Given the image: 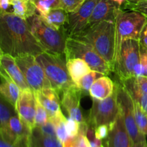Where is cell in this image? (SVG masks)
I'll use <instances>...</instances> for the list:
<instances>
[{
	"label": "cell",
	"instance_id": "6da1fadb",
	"mask_svg": "<svg viewBox=\"0 0 147 147\" xmlns=\"http://www.w3.org/2000/svg\"><path fill=\"white\" fill-rule=\"evenodd\" d=\"M0 51L17 58L27 55L36 57L46 50L32 32L27 20L14 12L1 10Z\"/></svg>",
	"mask_w": 147,
	"mask_h": 147
},
{
	"label": "cell",
	"instance_id": "7a4b0ae2",
	"mask_svg": "<svg viewBox=\"0 0 147 147\" xmlns=\"http://www.w3.org/2000/svg\"><path fill=\"white\" fill-rule=\"evenodd\" d=\"M89 43L96 51L111 66L114 72L115 65V21L103 20L89 26L76 36Z\"/></svg>",
	"mask_w": 147,
	"mask_h": 147
},
{
	"label": "cell",
	"instance_id": "3957f363",
	"mask_svg": "<svg viewBox=\"0 0 147 147\" xmlns=\"http://www.w3.org/2000/svg\"><path fill=\"white\" fill-rule=\"evenodd\" d=\"M115 63L125 40H139L141 32L147 22V17L136 11L125 10L119 7L115 15ZM115 66V65H114Z\"/></svg>",
	"mask_w": 147,
	"mask_h": 147
},
{
	"label": "cell",
	"instance_id": "277c9868",
	"mask_svg": "<svg viewBox=\"0 0 147 147\" xmlns=\"http://www.w3.org/2000/svg\"><path fill=\"white\" fill-rule=\"evenodd\" d=\"M30 30L46 51L55 54L65 55L67 29H56L49 24L39 14H35L27 20Z\"/></svg>",
	"mask_w": 147,
	"mask_h": 147
},
{
	"label": "cell",
	"instance_id": "5b68a950",
	"mask_svg": "<svg viewBox=\"0 0 147 147\" xmlns=\"http://www.w3.org/2000/svg\"><path fill=\"white\" fill-rule=\"evenodd\" d=\"M35 58L45 72L53 88L58 93L63 94L65 90L76 85L67 70L65 55L45 51Z\"/></svg>",
	"mask_w": 147,
	"mask_h": 147
},
{
	"label": "cell",
	"instance_id": "8992f818",
	"mask_svg": "<svg viewBox=\"0 0 147 147\" xmlns=\"http://www.w3.org/2000/svg\"><path fill=\"white\" fill-rule=\"evenodd\" d=\"M114 72L119 76L120 81L144 76L141 64L139 40L130 39L122 43L120 53L115 63Z\"/></svg>",
	"mask_w": 147,
	"mask_h": 147
},
{
	"label": "cell",
	"instance_id": "52a82bcc",
	"mask_svg": "<svg viewBox=\"0 0 147 147\" xmlns=\"http://www.w3.org/2000/svg\"><path fill=\"white\" fill-rule=\"evenodd\" d=\"M65 55L66 61L70 58L83 59L92 70L99 72L104 76H108L113 72L111 66L89 43L77 37H67Z\"/></svg>",
	"mask_w": 147,
	"mask_h": 147
},
{
	"label": "cell",
	"instance_id": "ba28073f",
	"mask_svg": "<svg viewBox=\"0 0 147 147\" xmlns=\"http://www.w3.org/2000/svg\"><path fill=\"white\" fill-rule=\"evenodd\" d=\"M93 105L90 109L88 117L86 119V123L88 126L96 129L100 125L110 126L116 120L120 112L118 101V86L115 83L114 91L109 97L103 100L93 98Z\"/></svg>",
	"mask_w": 147,
	"mask_h": 147
},
{
	"label": "cell",
	"instance_id": "9c48e42d",
	"mask_svg": "<svg viewBox=\"0 0 147 147\" xmlns=\"http://www.w3.org/2000/svg\"><path fill=\"white\" fill-rule=\"evenodd\" d=\"M118 101L123 116L125 126L131 140L132 144L142 143L146 140V136L141 132L135 119L134 101L126 88L121 83H117Z\"/></svg>",
	"mask_w": 147,
	"mask_h": 147
},
{
	"label": "cell",
	"instance_id": "30bf717a",
	"mask_svg": "<svg viewBox=\"0 0 147 147\" xmlns=\"http://www.w3.org/2000/svg\"><path fill=\"white\" fill-rule=\"evenodd\" d=\"M30 89L34 93L53 88L45 72L33 55H27L15 58Z\"/></svg>",
	"mask_w": 147,
	"mask_h": 147
},
{
	"label": "cell",
	"instance_id": "8fae6325",
	"mask_svg": "<svg viewBox=\"0 0 147 147\" xmlns=\"http://www.w3.org/2000/svg\"><path fill=\"white\" fill-rule=\"evenodd\" d=\"M98 0H86L76 11L68 13L67 32L68 36H76L86 29Z\"/></svg>",
	"mask_w": 147,
	"mask_h": 147
},
{
	"label": "cell",
	"instance_id": "7c38bea8",
	"mask_svg": "<svg viewBox=\"0 0 147 147\" xmlns=\"http://www.w3.org/2000/svg\"><path fill=\"white\" fill-rule=\"evenodd\" d=\"M16 112L30 131L35 128L36 98L32 90H21Z\"/></svg>",
	"mask_w": 147,
	"mask_h": 147
},
{
	"label": "cell",
	"instance_id": "4fadbf2b",
	"mask_svg": "<svg viewBox=\"0 0 147 147\" xmlns=\"http://www.w3.org/2000/svg\"><path fill=\"white\" fill-rule=\"evenodd\" d=\"M103 144V147H133L121 109L116 120L109 126V134Z\"/></svg>",
	"mask_w": 147,
	"mask_h": 147
},
{
	"label": "cell",
	"instance_id": "5bb4252c",
	"mask_svg": "<svg viewBox=\"0 0 147 147\" xmlns=\"http://www.w3.org/2000/svg\"><path fill=\"white\" fill-rule=\"evenodd\" d=\"M83 93L76 85L69 88L63 93L61 103L69 117L77 121L80 124L86 122L80 110V99Z\"/></svg>",
	"mask_w": 147,
	"mask_h": 147
},
{
	"label": "cell",
	"instance_id": "9a60e30c",
	"mask_svg": "<svg viewBox=\"0 0 147 147\" xmlns=\"http://www.w3.org/2000/svg\"><path fill=\"white\" fill-rule=\"evenodd\" d=\"M0 64L1 68H2L7 73L9 77L19 86L20 90H31L21 69L17 65L15 58L9 55L1 53Z\"/></svg>",
	"mask_w": 147,
	"mask_h": 147
},
{
	"label": "cell",
	"instance_id": "2e32d148",
	"mask_svg": "<svg viewBox=\"0 0 147 147\" xmlns=\"http://www.w3.org/2000/svg\"><path fill=\"white\" fill-rule=\"evenodd\" d=\"M34 96L37 101L45 109L48 113L49 119L53 118L62 113L59 93L53 88L44 89L35 92Z\"/></svg>",
	"mask_w": 147,
	"mask_h": 147
},
{
	"label": "cell",
	"instance_id": "e0dca14e",
	"mask_svg": "<svg viewBox=\"0 0 147 147\" xmlns=\"http://www.w3.org/2000/svg\"><path fill=\"white\" fill-rule=\"evenodd\" d=\"M30 133L29 128L22 121L17 113L11 116L8 128L4 132H0L1 138L11 144H15L21 139L27 137Z\"/></svg>",
	"mask_w": 147,
	"mask_h": 147
},
{
	"label": "cell",
	"instance_id": "ac0fdd59",
	"mask_svg": "<svg viewBox=\"0 0 147 147\" xmlns=\"http://www.w3.org/2000/svg\"><path fill=\"white\" fill-rule=\"evenodd\" d=\"M119 7H121L113 0H98L94 10L89 19L87 27L97 24L103 20H114L116 11Z\"/></svg>",
	"mask_w": 147,
	"mask_h": 147
},
{
	"label": "cell",
	"instance_id": "d6986e66",
	"mask_svg": "<svg viewBox=\"0 0 147 147\" xmlns=\"http://www.w3.org/2000/svg\"><path fill=\"white\" fill-rule=\"evenodd\" d=\"M0 75L1 80L0 85V93L1 97L4 98L16 110L21 90L2 68H1L0 70Z\"/></svg>",
	"mask_w": 147,
	"mask_h": 147
},
{
	"label": "cell",
	"instance_id": "ffe728a7",
	"mask_svg": "<svg viewBox=\"0 0 147 147\" xmlns=\"http://www.w3.org/2000/svg\"><path fill=\"white\" fill-rule=\"evenodd\" d=\"M27 144L28 147H64L57 137L44 134L38 127L30 131Z\"/></svg>",
	"mask_w": 147,
	"mask_h": 147
},
{
	"label": "cell",
	"instance_id": "44dd1931",
	"mask_svg": "<svg viewBox=\"0 0 147 147\" xmlns=\"http://www.w3.org/2000/svg\"><path fill=\"white\" fill-rule=\"evenodd\" d=\"M115 83L107 76H103L93 83L89 94L93 98L103 100L109 97L114 91Z\"/></svg>",
	"mask_w": 147,
	"mask_h": 147
},
{
	"label": "cell",
	"instance_id": "7402d4cb",
	"mask_svg": "<svg viewBox=\"0 0 147 147\" xmlns=\"http://www.w3.org/2000/svg\"><path fill=\"white\" fill-rule=\"evenodd\" d=\"M67 67L70 76L75 83L93 70L85 60L80 58H70L67 60Z\"/></svg>",
	"mask_w": 147,
	"mask_h": 147
},
{
	"label": "cell",
	"instance_id": "603a6c76",
	"mask_svg": "<svg viewBox=\"0 0 147 147\" xmlns=\"http://www.w3.org/2000/svg\"><path fill=\"white\" fill-rule=\"evenodd\" d=\"M13 12L25 20L37 14V9L32 0H10Z\"/></svg>",
	"mask_w": 147,
	"mask_h": 147
},
{
	"label": "cell",
	"instance_id": "cb8c5ba5",
	"mask_svg": "<svg viewBox=\"0 0 147 147\" xmlns=\"http://www.w3.org/2000/svg\"><path fill=\"white\" fill-rule=\"evenodd\" d=\"M121 83L126 88L132 99L140 105L142 109L147 114V93H143L139 88L136 83L135 77L124 81H121Z\"/></svg>",
	"mask_w": 147,
	"mask_h": 147
},
{
	"label": "cell",
	"instance_id": "d4e9b609",
	"mask_svg": "<svg viewBox=\"0 0 147 147\" xmlns=\"http://www.w3.org/2000/svg\"><path fill=\"white\" fill-rule=\"evenodd\" d=\"M49 119L54 123L55 126L56 136H57V139L62 142L63 146L71 147L73 146L74 139H71L67 135L65 128V121L67 119L65 117L63 112L57 116L53 118H50Z\"/></svg>",
	"mask_w": 147,
	"mask_h": 147
},
{
	"label": "cell",
	"instance_id": "484cf974",
	"mask_svg": "<svg viewBox=\"0 0 147 147\" xmlns=\"http://www.w3.org/2000/svg\"><path fill=\"white\" fill-rule=\"evenodd\" d=\"M68 12L63 8L52 9L45 17H42L49 24L56 29H61L64 27L67 23Z\"/></svg>",
	"mask_w": 147,
	"mask_h": 147
},
{
	"label": "cell",
	"instance_id": "4316f807",
	"mask_svg": "<svg viewBox=\"0 0 147 147\" xmlns=\"http://www.w3.org/2000/svg\"><path fill=\"white\" fill-rule=\"evenodd\" d=\"M11 108H14L3 97H1L0 102V132L5 131L9 126V123L11 116H14L11 113Z\"/></svg>",
	"mask_w": 147,
	"mask_h": 147
},
{
	"label": "cell",
	"instance_id": "83f0119b",
	"mask_svg": "<svg viewBox=\"0 0 147 147\" xmlns=\"http://www.w3.org/2000/svg\"><path fill=\"white\" fill-rule=\"evenodd\" d=\"M103 76H104V75L99 73V72L92 70L90 73H88L86 76H83L82 78H80L76 83V85L83 91V95L89 94L90 88L92 86V85L93 84V83L98 78H99Z\"/></svg>",
	"mask_w": 147,
	"mask_h": 147
},
{
	"label": "cell",
	"instance_id": "f1b7e54d",
	"mask_svg": "<svg viewBox=\"0 0 147 147\" xmlns=\"http://www.w3.org/2000/svg\"><path fill=\"white\" fill-rule=\"evenodd\" d=\"M37 11L42 17L47 15L52 9L62 8L60 0H32Z\"/></svg>",
	"mask_w": 147,
	"mask_h": 147
},
{
	"label": "cell",
	"instance_id": "f546056e",
	"mask_svg": "<svg viewBox=\"0 0 147 147\" xmlns=\"http://www.w3.org/2000/svg\"><path fill=\"white\" fill-rule=\"evenodd\" d=\"M134 101L135 119L136 124L143 134L147 136V114L137 102Z\"/></svg>",
	"mask_w": 147,
	"mask_h": 147
},
{
	"label": "cell",
	"instance_id": "4dcf8cb0",
	"mask_svg": "<svg viewBox=\"0 0 147 147\" xmlns=\"http://www.w3.org/2000/svg\"><path fill=\"white\" fill-rule=\"evenodd\" d=\"M49 121V116L47 111L42 106L41 103L36 99L35 127H40L45 124Z\"/></svg>",
	"mask_w": 147,
	"mask_h": 147
},
{
	"label": "cell",
	"instance_id": "1f68e13d",
	"mask_svg": "<svg viewBox=\"0 0 147 147\" xmlns=\"http://www.w3.org/2000/svg\"><path fill=\"white\" fill-rule=\"evenodd\" d=\"M123 5L122 8L123 9L139 11L147 17V0H143L136 3L129 2L126 1Z\"/></svg>",
	"mask_w": 147,
	"mask_h": 147
},
{
	"label": "cell",
	"instance_id": "d6a6232c",
	"mask_svg": "<svg viewBox=\"0 0 147 147\" xmlns=\"http://www.w3.org/2000/svg\"><path fill=\"white\" fill-rule=\"evenodd\" d=\"M65 128L69 137L71 139H75L78 135L80 131V124L77 121L69 117L68 119H66Z\"/></svg>",
	"mask_w": 147,
	"mask_h": 147
},
{
	"label": "cell",
	"instance_id": "836d02e7",
	"mask_svg": "<svg viewBox=\"0 0 147 147\" xmlns=\"http://www.w3.org/2000/svg\"><path fill=\"white\" fill-rule=\"evenodd\" d=\"M61 7L67 12L76 11L86 0H60Z\"/></svg>",
	"mask_w": 147,
	"mask_h": 147
},
{
	"label": "cell",
	"instance_id": "e575fe53",
	"mask_svg": "<svg viewBox=\"0 0 147 147\" xmlns=\"http://www.w3.org/2000/svg\"><path fill=\"white\" fill-rule=\"evenodd\" d=\"M38 128L40 129V131H41L44 134L57 137V136H56L55 126L54 123H53V121H51L50 119H49V121L45 123V124H44L43 126Z\"/></svg>",
	"mask_w": 147,
	"mask_h": 147
},
{
	"label": "cell",
	"instance_id": "d590c367",
	"mask_svg": "<svg viewBox=\"0 0 147 147\" xmlns=\"http://www.w3.org/2000/svg\"><path fill=\"white\" fill-rule=\"evenodd\" d=\"M109 134V126L107 125H100L95 129V135L100 140H105Z\"/></svg>",
	"mask_w": 147,
	"mask_h": 147
},
{
	"label": "cell",
	"instance_id": "8d00e7d4",
	"mask_svg": "<svg viewBox=\"0 0 147 147\" xmlns=\"http://www.w3.org/2000/svg\"><path fill=\"white\" fill-rule=\"evenodd\" d=\"M27 138L28 136L24 139H21L19 141L15 144H11L8 143L4 140L3 139H0V147H28V144H27Z\"/></svg>",
	"mask_w": 147,
	"mask_h": 147
},
{
	"label": "cell",
	"instance_id": "74e56055",
	"mask_svg": "<svg viewBox=\"0 0 147 147\" xmlns=\"http://www.w3.org/2000/svg\"><path fill=\"white\" fill-rule=\"evenodd\" d=\"M135 80L139 88L143 93H147V76H143L135 77Z\"/></svg>",
	"mask_w": 147,
	"mask_h": 147
},
{
	"label": "cell",
	"instance_id": "f35d334b",
	"mask_svg": "<svg viewBox=\"0 0 147 147\" xmlns=\"http://www.w3.org/2000/svg\"><path fill=\"white\" fill-rule=\"evenodd\" d=\"M141 64L144 72V76H147V50L142 46H141Z\"/></svg>",
	"mask_w": 147,
	"mask_h": 147
},
{
	"label": "cell",
	"instance_id": "ab89813d",
	"mask_svg": "<svg viewBox=\"0 0 147 147\" xmlns=\"http://www.w3.org/2000/svg\"><path fill=\"white\" fill-rule=\"evenodd\" d=\"M139 42H140L141 46H142L147 50V22L144 27L142 32H141L140 37H139Z\"/></svg>",
	"mask_w": 147,
	"mask_h": 147
},
{
	"label": "cell",
	"instance_id": "60d3db41",
	"mask_svg": "<svg viewBox=\"0 0 147 147\" xmlns=\"http://www.w3.org/2000/svg\"><path fill=\"white\" fill-rule=\"evenodd\" d=\"M9 5H11L10 0H0V7L1 11H7Z\"/></svg>",
	"mask_w": 147,
	"mask_h": 147
},
{
	"label": "cell",
	"instance_id": "b9f144b4",
	"mask_svg": "<svg viewBox=\"0 0 147 147\" xmlns=\"http://www.w3.org/2000/svg\"><path fill=\"white\" fill-rule=\"evenodd\" d=\"M133 147H147V142H146V141L142 142V143L137 144L133 145Z\"/></svg>",
	"mask_w": 147,
	"mask_h": 147
},
{
	"label": "cell",
	"instance_id": "7bdbcfd3",
	"mask_svg": "<svg viewBox=\"0 0 147 147\" xmlns=\"http://www.w3.org/2000/svg\"><path fill=\"white\" fill-rule=\"evenodd\" d=\"M113 1H114V2H116L119 7H121V6L123 4V3L126 1V0H113Z\"/></svg>",
	"mask_w": 147,
	"mask_h": 147
},
{
	"label": "cell",
	"instance_id": "ee69618b",
	"mask_svg": "<svg viewBox=\"0 0 147 147\" xmlns=\"http://www.w3.org/2000/svg\"><path fill=\"white\" fill-rule=\"evenodd\" d=\"M126 1H129V2H132V3H136L138 2V1H143V0H126Z\"/></svg>",
	"mask_w": 147,
	"mask_h": 147
},
{
	"label": "cell",
	"instance_id": "f6af8a7d",
	"mask_svg": "<svg viewBox=\"0 0 147 147\" xmlns=\"http://www.w3.org/2000/svg\"><path fill=\"white\" fill-rule=\"evenodd\" d=\"M71 147H77V146H76V145H74V144H73V146H72Z\"/></svg>",
	"mask_w": 147,
	"mask_h": 147
}]
</instances>
